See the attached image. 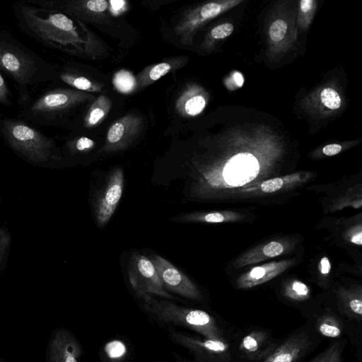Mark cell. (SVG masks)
<instances>
[{
	"instance_id": "7a4b0ae2",
	"label": "cell",
	"mask_w": 362,
	"mask_h": 362,
	"mask_svg": "<svg viewBox=\"0 0 362 362\" xmlns=\"http://www.w3.org/2000/svg\"><path fill=\"white\" fill-rule=\"evenodd\" d=\"M2 132L12 148L33 165L47 168L59 159L52 141L25 124L6 119Z\"/></svg>"
},
{
	"instance_id": "484cf974",
	"label": "cell",
	"mask_w": 362,
	"mask_h": 362,
	"mask_svg": "<svg viewBox=\"0 0 362 362\" xmlns=\"http://www.w3.org/2000/svg\"><path fill=\"white\" fill-rule=\"evenodd\" d=\"M105 350L109 358L118 359L125 354L127 349L122 341L114 340L106 344Z\"/></svg>"
},
{
	"instance_id": "6da1fadb",
	"label": "cell",
	"mask_w": 362,
	"mask_h": 362,
	"mask_svg": "<svg viewBox=\"0 0 362 362\" xmlns=\"http://www.w3.org/2000/svg\"><path fill=\"white\" fill-rule=\"evenodd\" d=\"M144 310L164 323L182 326L198 332L209 339L226 341L215 319L206 312L177 305L168 300L145 295Z\"/></svg>"
},
{
	"instance_id": "52a82bcc",
	"label": "cell",
	"mask_w": 362,
	"mask_h": 362,
	"mask_svg": "<svg viewBox=\"0 0 362 362\" xmlns=\"http://www.w3.org/2000/svg\"><path fill=\"white\" fill-rule=\"evenodd\" d=\"M150 259L156 267L165 290L191 300L202 299L197 286L172 263L157 255H152Z\"/></svg>"
},
{
	"instance_id": "83f0119b",
	"label": "cell",
	"mask_w": 362,
	"mask_h": 362,
	"mask_svg": "<svg viewBox=\"0 0 362 362\" xmlns=\"http://www.w3.org/2000/svg\"><path fill=\"white\" fill-rule=\"evenodd\" d=\"M284 185L282 177H274L262 182L260 187L262 191L266 193H272L281 189Z\"/></svg>"
},
{
	"instance_id": "9c48e42d",
	"label": "cell",
	"mask_w": 362,
	"mask_h": 362,
	"mask_svg": "<svg viewBox=\"0 0 362 362\" xmlns=\"http://www.w3.org/2000/svg\"><path fill=\"white\" fill-rule=\"evenodd\" d=\"M81 348L75 337L64 328L53 331L46 354L47 362H79Z\"/></svg>"
},
{
	"instance_id": "ac0fdd59",
	"label": "cell",
	"mask_w": 362,
	"mask_h": 362,
	"mask_svg": "<svg viewBox=\"0 0 362 362\" xmlns=\"http://www.w3.org/2000/svg\"><path fill=\"white\" fill-rule=\"evenodd\" d=\"M111 101L105 95L98 97L90 107L84 120L86 127H93L100 123L109 112Z\"/></svg>"
},
{
	"instance_id": "4dcf8cb0",
	"label": "cell",
	"mask_w": 362,
	"mask_h": 362,
	"mask_svg": "<svg viewBox=\"0 0 362 362\" xmlns=\"http://www.w3.org/2000/svg\"><path fill=\"white\" fill-rule=\"evenodd\" d=\"M84 6L93 13H103L108 8V2L105 0H90L85 3Z\"/></svg>"
},
{
	"instance_id": "1f68e13d",
	"label": "cell",
	"mask_w": 362,
	"mask_h": 362,
	"mask_svg": "<svg viewBox=\"0 0 362 362\" xmlns=\"http://www.w3.org/2000/svg\"><path fill=\"white\" fill-rule=\"evenodd\" d=\"M315 1L313 0H302L300 1V13L303 20L307 21V16H312L315 9Z\"/></svg>"
},
{
	"instance_id": "9a60e30c",
	"label": "cell",
	"mask_w": 362,
	"mask_h": 362,
	"mask_svg": "<svg viewBox=\"0 0 362 362\" xmlns=\"http://www.w3.org/2000/svg\"><path fill=\"white\" fill-rule=\"evenodd\" d=\"M290 264V261L284 260L255 267L238 279V286L240 288H250L264 284L282 273Z\"/></svg>"
},
{
	"instance_id": "f1b7e54d",
	"label": "cell",
	"mask_w": 362,
	"mask_h": 362,
	"mask_svg": "<svg viewBox=\"0 0 362 362\" xmlns=\"http://www.w3.org/2000/svg\"><path fill=\"white\" fill-rule=\"evenodd\" d=\"M171 69V66L166 62H162L153 66L148 73L151 81H157L167 74Z\"/></svg>"
},
{
	"instance_id": "8fae6325",
	"label": "cell",
	"mask_w": 362,
	"mask_h": 362,
	"mask_svg": "<svg viewBox=\"0 0 362 362\" xmlns=\"http://www.w3.org/2000/svg\"><path fill=\"white\" fill-rule=\"evenodd\" d=\"M34 68L33 60L21 50L0 42V69L10 74L19 83L30 78Z\"/></svg>"
},
{
	"instance_id": "74e56055",
	"label": "cell",
	"mask_w": 362,
	"mask_h": 362,
	"mask_svg": "<svg viewBox=\"0 0 362 362\" xmlns=\"http://www.w3.org/2000/svg\"><path fill=\"white\" fill-rule=\"evenodd\" d=\"M361 236H362V233H361V231L360 230L358 233H356L354 234L351 238V241L358 245H362V238H361Z\"/></svg>"
},
{
	"instance_id": "603a6c76",
	"label": "cell",
	"mask_w": 362,
	"mask_h": 362,
	"mask_svg": "<svg viewBox=\"0 0 362 362\" xmlns=\"http://www.w3.org/2000/svg\"><path fill=\"white\" fill-rule=\"evenodd\" d=\"M320 100L326 108L332 110L339 109L341 104L339 94L330 87L325 88L320 91Z\"/></svg>"
},
{
	"instance_id": "ba28073f",
	"label": "cell",
	"mask_w": 362,
	"mask_h": 362,
	"mask_svg": "<svg viewBox=\"0 0 362 362\" xmlns=\"http://www.w3.org/2000/svg\"><path fill=\"white\" fill-rule=\"evenodd\" d=\"M171 339L189 350L199 362H227L229 359V345L226 341L200 340L185 333L173 332Z\"/></svg>"
},
{
	"instance_id": "d4e9b609",
	"label": "cell",
	"mask_w": 362,
	"mask_h": 362,
	"mask_svg": "<svg viewBox=\"0 0 362 362\" xmlns=\"http://www.w3.org/2000/svg\"><path fill=\"white\" fill-rule=\"evenodd\" d=\"M288 30V24L282 19L274 21L269 29L270 40L274 42L281 41L285 37Z\"/></svg>"
},
{
	"instance_id": "ffe728a7",
	"label": "cell",
	"mask_w": 362,
	"mask_h": 362,
	"mask_svg": "<svg viewBox=\"0 0 362 362\" xmlns=\"http://www.w3.org/2000/svg\"><path fill=\"white\" fill-rule=\"evenodd\" d=\"M342 349L343 344L339 341H335L315 357L310 362H342Z\"/></svg>"
},
{
	"instance_id": "4316f807",
	"label": "cell",
	"mask_w": 362,
	"mask_h": 362,
	"mask_svg": "<svg viewBox=\"0 0 362 362\" xmlns=\"http://www.w3.org/2000/svg\"><path fill=\"white\" fill-rule=\"evenodd\" d=\"M233 25L230 23H225L214 27L210 32L211 37L214 40H222L232 34Z\"/></svg>"
},
{
	"instance_id": "d590c367",
	"label": "cell",
	"mask_w": 362,
	"mask_h": 362,
	"mask_svg": "<svg viewBox=\"0 0 362 362\" xmlns=\"http://www.w3.org/2000/svg\"><path fill=\"white\" fill-rule=\"evenodd\" d=\"M331 269V264L327 257H322L320 260V270L322 274H327Z\"/></svg>"
},
{
	"instance_id": "8992f818",
	"label": "cell",
	"mask_w": 362,
	"mask_h": 362,
	"mask_svg": "<svg viewBox=\"0 0 362 362\" xmlns=\"http://www.w3.org/2000/svg\"><path fill=\"white\" fill-rule=\"evenodd\" d=\"M124 180L122 169L115 168L108 174L105 185L95 195L93 208L98 226H105L114 214L122 197Z\"/></svg>"
},
{
	"instance_id": "44dd1931",
	"label": "cell",
	"mask_w": 362,
	"mask_h": 362,
	"mask_svg": "<svg viewBox=\"0 0 362 362\" xmlns=\"http://www.w3.org/2000/svg\"><path fill=\"white\" fill-rule=\"evenodd\" d=\"M284 293L289 299L300 301L309 297L310 290L304 283L294 281L286 286Z\"/></svg>"
},
{
	"instance_id": "4fadbf2b",
	"label": "cell",
	"mask_w": 362,
	"mask_h": 362,
	"mask_svg": "<svg viewBox=\"0 0 362 362\" xmlns=\"http://www.w3.org/2000/svg\"><path fill=\"white\" fill-rule=\"evenodd\" d=\"M313 346L311 334L301 331L289 336L262 362H298Z\"/></svg>"
},
{
	"instance_id": "f546056e",
	"label": "cell",
	"mask_w": 362,
	"mask_h": 362,
	"mask_svg": "<svg viewBox=\"0 0 362 362\" xmlns=\"http://www.w3.org/2000/svg\"><path fill=\"white\" fill-rule=\"evenodd\" d=\"M284 247L281 243L277 241H272L263 247V254L268 257L279 256L284 252Z\"/></svg>"
},
{
	"instance_id": "5bb4252c",
	"label": "cell",
	"mask_w": 362,
	"mask_h": 362,
	"mask_svg": "<svg viewBox=\"0 0 362 362\" xmlns=\"http://www.w3.org/2000/svg\"><path fill=\"white\" fill-rule=\"evenodd\" d=\"M140 119L133 115H126L114 122L107 134L105 151H117L126 147L138 134Z\"/></svg>"
},
{
	"instance_id": "2e32d148",
	"label": "cell",
	"mask_w": 362,
	"mask_h": 362,
	"mask_svg": "<svg viewBox=\"0 0 362 362\" xmlns=\"http://www.w3.org/2000/svg\"><path fill=\"white\" fill-rule=\"evenodd\" d=\"M205 97L194 88L186 90L177 102L179 112L186 116H196L206 106Z\"/></svg>"
},
{
	"instance_id": "836d02e7",
	"label": "cell",
	"mask_w": 362,
	"mask_h": 362,
	"mask_svg": "<svg viewBox=\"0 0 362 362\" xmlns=\"http://www.w3.org/2000/svg\"><path fill=\"white\" fill-rule=\"evenodd\" d=\"M8 90L1 74H0V103L7 104Z\"/></svg>"
},
{
	"instance_id": "d6a6232c",
	"label": "cell",
	"mask_w": 362,
	"mask_h": 362,
	"mask_svg": "<svg viewBox=\"0 0 362 362\" xmlns=\"http://www.w3.org/2000/svg\"><path fill=\"white\" fill-rule=\"evenodd\" d=\"M95 145L94 141L88 137L79 138L75 144V148L78 151H84L93 148Z\"/></svg>"
},
{
	"instance_id": "ab89813d",
	"label": "cell",
	"mask_w": 362,
	"mask_h": 362,
	"mask_svg": "<svg viewBox=\"0 0 362 362\" xmlns=\"http://www.w3.org/2000/svg\"><path fill=\"white\" fill-rule=\"evenodd\" d=\"M0 202H1V198H0Z\"/></svg>"
},
{
	"instance_id": "e575fe53",
	"label": "cell",
	"mask_w": 362,
	"mask_h": 362,
	"mask_svg": "<svg viewBox=\"0 0 362 362\" xmlns=\"http://www.w3.org/2000/svg\"><path fill=\"white\" fill-rule=\"evenodd\" d=\"M341 151V146L339 144H332L326 145L322 148V152L326 156H334Z\"/></svg>"
},
{
	"instance_id": "f35d334b",
	"label": "cell",
	"mask_w": 362,
	"mask_h": 362,
	"mask_svg": "<svg viewBox=\"0 0 362 362\" xmlns=\"http://www.w3.org/2000/svg\"><path fill=\"white\" fill-rule=\"evenodd\" d=\"M233 78H234L237 86L240 87L243 85L244 81H243V76L240 73H235L233 75Z\"/></svg>"
},
{
	"instance_id": "8d00e7d4",
	"label": "cell",
	"mask_w": 362,
	"mask_h": 362,
	"mask_svg": "<svg viewBox=\"0 0 362 362\" xmlns=\"http://www.w3.org/2000/svg\"><path fill=\"white\" fill-rule=\"evenodd\" d=\"M125 1H110V4H111L112 11L115 12V13H117L120 12L124 6H125Z\"/></svg>"
},
{
	"instance_id": "7c38bea8",
	"label": "cell",
	"mask_w": 362,
	"mask_h": 362,
	"mask_svg": "<svg viewBox=\"0 0 362 362\" xmlns=\"http://www.w3.org/2000/svg\"><path fill=\"white\" fill-rule=\"evenodd\" d=\"M277 347V341L264 329H255L240 341L238 350L241 356L249 361L266 359Z\"/></svg>"
},
{
	"instance_id": "30bf717a",
	"label": "cell",
	"mask_w": 362,
	"mask_h": 362,
	"mask_svg": "<svg viewBox=\"0 0 362 362\" xmlns=\"http://www.w3.org/2000/svg\"><path fill=\"white\" fill-rule=\"evenodd\" d=\"M91 96L74 90H51L39 98L32 105L31 110L38 115L53 114L68 109Z\"/></svg>"
},
{
	"instance_id": "3957f363",
	"label": "cell",
	"mask_w": 362,
	"mask_h": 362,
	"mask_svg": "<svg viewBox=\"0 0 362 362\" xmlns=\"http://www.w3.org/2000/svg\"><path fill=\"white\" fill-rule=\"evenodd\" d=\"M28 25L42 40L58 45H76L80 38L73 21L62 13H54L47 18L38 17L33 10L24 12Z\"/></svg>"
},
{
	"instance_id": "e0dca14e",
	"label": "cell",
	"mask_w": 362,
	"mask_h": 362,
	"mask_svg": "<svg viewBox=\"0 0 362 362\" xmlns=\"http://www.w3.org/2000/svg\"><path fill=\"white\" fill-rule=\"evenodd\" d=\"M343 323L335 314L326 313L320 315L316 322V329L322 336L338 338L343 333Z\"/></svg>"
},
{
	"instance_id": "277c9868",
	"label": "cell",
	"mask_w": 362,
	"mask_h": 362,
	"mask_svg": "<svg viewBox=\"0 0 362 362\" xmlns=\"http://www.w3.org/2000/svg\"><path fill=\"white\" fill-rule=\"evenodd\" d=\"M128 276L132 288L139 298L150 295L176 299L164 289L154 264L143 255L137 252L132 254L128 265Z\"/></svg>"
},
{
	"instance_id": "7402d4cb",
	"label": "cell",
	"mask_w": 362,
	"mask_h": 362,
	"mask_svg": "<svg viewBox=\"0 0 362 362\" xmlns=\"http://www.w3.org/2000/svg\"><path fill=\"white\" fill-rule=\"evenodd\" d=\"M113 83L119 91L127 93L134 89L135 86V78L129 71L121 70L115 74L113 78Z\"/></svg>"
},
{
	"instance_id": "cb8c5ba5",
	"label": "cell",
	"mask_w": 362,
	"mask_h": 362,
	"mask_svg": "<svg viewBox=\"0 0 362 362\" xmlns=\"http://www.w3.org/2000/svg\"><path fill=\"white\" fill-rule=\"evenodd\" d=\"M11 244V235L6 226L0 227V274L4 269Z\"/></svg>"
},
{
	"instance_id": "5b68a950",
	"label": "cell",
	"mask_w": 362,
	"mask_h": 362,
	"mask_svg": "<svg viewBox=\"0 0 362 362\" xmlns=\"http://www.w3.org/2000/svg\"><path fill=\"white\" fill-rule=\"evenodd\" d=\"M243 0L211 1L186 12L175 27V32L185 45H191L196 30L205 22L235 7Z\"/></svg>"
},
{
	"instance_id": "d6986e66",
	"label": "cell",
	"mask_w": 362,
	"mask_h": 362,
	"mask_svg": "<svg viewBox=\"0 0 362 362\" xmlns=\"http://www.w3.org/2000/svg\"><path fill=\"white\" fill-rule=\"evenodd\" d=\"M61 78L66 83L80 90L98 92L101 88L100 85L93 83L84 76L64 74L61 76Z\"/></svg>"
}]
</instances>
